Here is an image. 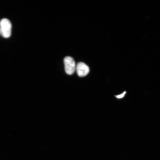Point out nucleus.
<instances>
[{
  "label": "nucleus",
  "instance_id": "obj_5",
  "mask_svg": "<svg viewBox=\"0 0 160 160\" xmlns=\"http://www.w3.org/2000/svg\"><path fill=\"white\" fill-rule=\"evenodd\" d=\"M0 34H1V32H0Z\"/></svg>",
  "mask_w": 160,
  "mask_h": 160
},
{
  "label": "nucleus",
  "instance_id": "obj_4",
  "mask_svg": "<svg viewBox=\"0 0 160 160\" xmlns=\"http://www.w3.org/2000/svg\"><path fill=\"white\" fill-rule=\"evenodd\" d=\"M126 93V92H124L123 93L121 94L115 96V97H117L118 99H121L124 97Z\"/></svg>",
  "mask_w": 160,
  "mask_h": 160
},
{
  "label": "nucleus",
  "instance_id": "obj_2",
  "mask_svg": "<svg viewBox=\"0 0 160 160\" xmlns=\"http://www.w3.org/2000/svg\"><path fill=\"white\" fill-rule=\"evenodd\" d=\"M66 73L69 75L73 74L76 70V65L74 60L70 57H66L64 59Z\"/></svg>",
  "mask_w": 160,
  "mask_h": 160
},
{
  "label": "nucleus",
  "instance_id": "obj_3",
  "mask_svg": "<svg viewBox=\"0 0 160 160\" xmlns=\"http://www.w3.org/2000/svg\"><path fill=\"white\" fill-rule=\"evenodd\" d=\"M76 70L79 77H85L89 72V68L86 64L80 62L76 66Z\"/></svg>",
  "mask_w": 160,
  "mask_h": 160
},
{
  "label": "nucleus",
  "instance_id": "obj_1",
  "mask_svg": "<svg viewBox=\"0 0 160 160\" xmlns=\"http://www.w3.org/2000/svg\"><path fill=\"white\" fill-rule=\"evenodd\" d=\"M12 25L8 19H3L0 22V32L5 38L10 37L11 34Z\"/></svg>",
  "mask_w": 160,
  "mask_h": 160
}]
</instances>
